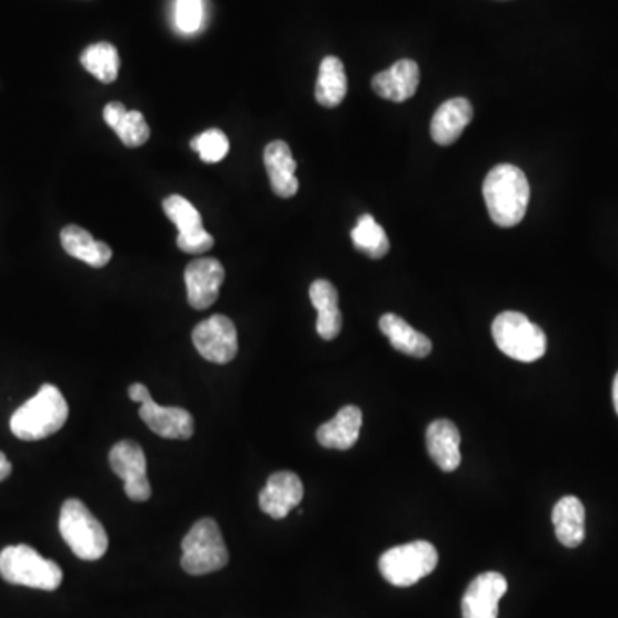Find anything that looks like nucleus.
<instances>
[{
	"mask_svg": "<svg viewBox=\"0 0 618 618\" xmlns=\"http://www.w3.org/2000/svg\"><path fill=\"white\" fill-rule=\"evenodd\" d=\"M482 197L494 223L514 227L525 219L531 189L526 173L519 167L500 163L488 172L482 185Z\"/></svg>",
	"mask_w": 618,
	"mask_h": 618,
	"instance_id": "f257e3e1",
	"label": "nucleus"
},
{
	"mask_svg": "<svg viewBox=\"0 0 618 618\" xmlns=\"http://www.w3.org/2000/svg\"><path fill=\"white\" fill-rule=\"evenodd\" d=\"M69 418L68 400L56 385L46 383L11 416V431L19 440H43L64 427Z\"/></svg>",
	"mask_w": 618,
	"mask_h": 618,
	"instance_id": "f03ea898",
	"label": "nucleus"
},
{
	"mask_svg": "<svg viewBox=\"0 0 618 618\" xmlns=\"http://www.w3.org/2000/svg\"><path fill=\"white\" fill-rule=\"evenodd\" d=\"M59 531L72 554L87 562L100 560L109 548L106 528L78 498L64 501L59 517Z\"/></svg>",
	"mask_w": 618,
	"mask_h": 618,
	"instance_id": "7ed1b4c3",
	"label": "nucleus"
},
{
	"mask_svg": "<svg viewBox=\"0 0 618 618\" xmlns=\"http://www.w3.org/2000/svg\"><path fill=\"white\" fill-rule=\"evenodd\" d=\"M0 576L9 585L56 591L62 585V570L28 545H14L0 551Z\"/></svg>",
	"mask_w": 618,
	"mask_h": 618,
	"instance_id": "20e7f679",
	"label": "nucleus"
},
{
	"mask_svg": "<svg viewBox=\"0 0 618 618\" xmlns=\"http://www.w3.org/2000/svg\"><path fill=\"white\" fill-rule=\"evenodd\" d=\"M491 336L504 355L520 362H535L547 352V336L526 315L504 311L491 325Z\"/></svg>",
	"mask_w": 618,
	"mask_h": 618,
	"instance_id": "39448f33",
	"label": "nucleus"
},
{
	"mask_svg": "<svg viewBox=\"0 0 618 618\" xmlns=\"http://www.w3.org/2000/svg\"><path fill=\"white\" fill-rule=\"evenodd\" d=\"M229 564V551L216 520H198L182 539L181 566L191 576L222 570Z\"/></svg>",
	"mask_w": 618,
	"mask_h": 618,
	"instance_id": "423d86ee",
	"label": "nucleus"
},
{
	"mask_svg": "<svg viewBox=\"0 0 618 618\" xmlns=\"http://www.w3.org/2000/svg\"><path fill=\"white\" fill-rule=\"evenodd\" d=\"M438 566V551L430 541H412L390 548L380 557L381 576L397 588H409L430 576Z\"/></svg>",
	"mask_w": 618,
	"mask_h": 618,
	"instance_id": "0eeeda50",
	"label": "nucleus"
},
{
	"mask_svg": "<svg viewBox=\"0 0 618 618\" xmlns=\"http://www.w3.org/2000/svg\"><path fill=\"white\" fill-rule=\"evenodd\" d=\"M192 343L201 358L217 365H227L238 355V330L226 315H213L192 330Z\"/></svg>",
	"mask_w": 618,
	"mask_h": 618,
	"instance_id": "6e6552de",
	"label": "nucleus"
},
{
	"mask_svg": "<svg viewBox=\"0 0 618 618\" xmlns=\"http://www.w3.org/2000/svg\"><path fill=\"white\" fill-rule=\"evenodd\" d=\"M110 468L124 481L126 495L132 501H147L151 497L147 476V456L137 441L121 440L109 453Z\"/></svg>",
	"mask_w": 618,
	"mask_h": 618,
	"instance_id": "1a4fd4ad",
	"label": "nucleus"
},
{
	"mask_svg": "<svg viewBox=\"0 0 618 618\" xmlns=\"http://www.w3.org/2000/svg\"><path fill=\"white\" fill-rule=\"evenodd\" d=\"M226 270L216 258H198L186 267L188 302L195 309L210 308L219 299Z\"/></svg>",
	"mask_w": 618,
	"mask_h": 618,
	"instance_id": "9d476101",
	"label": "nucleus"
},
{
	"mask_svg": "<svg viewBox=\"0 0 618 618\" xmlns=\"http://www.w3.org/2000/svg\"><path fill=\"white\" fill-rule=\"evenodd\" d=\"M305 497V487L296 472H273L263 490L258 495L260 509L272 519H283L299 506Z\"/></svg>",
	"mask_w": 618,
	"mask_h": 618,
	"instance_id": "9b49d317",
	"label": "nucleus"
},
{
	"mask_svg": "<svg viewBox=\"0 0 618 618\" xmlns=\"http://www.w3.org/2000/svg\"><path fill=\"white\" fill-rule=\"evenodd\" d=\"M507 592V579L498 572L479 574L462 598V618H497L498 601Z\"/></svg>",
	"mask_w": 618,
	"mask_h": 618,
	"instance_id": "f8f14e48",
	"label": "nucleus"
},
{
	"mask_svg": "<svg viewBox=\"0 0 618 618\" xmlns=\"http://www.w3.org/2000/svg\"><path fill=\"white\" fill-rule=\"evenodd\" d=\"M419 78H421L419 66L411 59H402L387 71L378 72L371 80V88L381 99L406 102L418 91Z\"/></svg>",
	"mask_w": 618,
	"mask_h": 618,
	"instance_id": "ddd939ff",
	"label": "nucleus"
},
{
	"mask_svg": "<svg viewBox=\"0 0 618 618\" xmlns=\"http://www.w3.org/2000/svg\"><path fill=\"white\" fill-rule=\"evenodd\" d=\"M140 418L153 433L169 440H188L195 435V419L182 408H163L153 399L141 403Z\"/></svg>",
	"mask_w": 618,
	"mask_h": 618,
	"instance_id": "4468645a",
	"label": "nucleus"
},
{
	"mask_svg": "<svg viewBox=\"0 0 618 618\" xmlns=\"http://www.w3.org/2000/svg\"><path fill=\"white\" fill-rule=\"evenodd\" d=\"M263 160L270 186L277 197H296L299 189V181L296 178L298 163L292 157L291 147L286 141H272L265 148Z\"/></svg>",
	"mask_w": 618,
	"mask_h": 618,
	"instance_id": "2eb2a0df",
	"label": "nucleus"
},
{
	"mask_svg": "<svg viewBox=\"0 0 618 618\" xmlns=\"http://www.w3.org/2000/svg\"><path fill=\"white\" fill-rule=\"evenodd\" d=\"M472 106L468 99H452L441 103L431 119V138L440 147H449L456 143L472 121Z\"/></svg>",
	"mask_w": 618,
	"mask_h": 618,
	"instance_id": "dca6fc26",
	"label": "nucleus"
},
{
	"mask_svg": "<svg viewBox=\"0 0 618 618\" xmlns=\"http://www.w3.org/2000/svg\"><path fill=\"white\" fill-rule=\"evenodd\" d=\"M427 447L431 460L443 472L456 471L460 466V433L449 419H437L427 430Z\"/></svg>",
	"mask_w": 618,
	"mask_h": 618,
	"instance_id": "f3484780",
	"label": "nucleus"
},
{
	"mask_svg": "<svg viewBox=\"0 0 618 618\" xmlns=\"http://www.w3.org/2000/svg\"><path fill=\"white\" fill-rule=\"evenodd\" d=\"M362 427V412L356 406H346L332 421L318 428L317 440L325 449L349 450L356 446Z\"/></svg>",
	"mask_w": 618,
	"mask_h": 618,
	"instance_id": "a211bd4d",
	"label": "nucleus"
},
{
	"mask_svg": "<svg viewBox=\"0 0 618 618\" xmlns=\"http://www.w3.org/2000/svg\"><path fill=\"white\" fill-rule=\"evenodd\" d=\"M309 299L318 309L317 332L323 340H333L342 330V313L339 309V292L328 280H315L309 287Z\"/></svg>",
	"mask_w": 618,
	"mask_h": 618,
	"instance_id": "6ab92c4d",
	"label": "nucleus"
},
{
	"mask_svg": "<svg viewBox=\"0 0 618 618\" xmlns=\"http://www.w3.org/2000/svg\"><path fill=\"white\" fill-rule=\"evenodd\" d=\"M551 520H554L555 535L564 547L577 548L585 541L586 510L579 498L572 495L560 498L551 514Z\"/></svg>",
	"mask_w": 618,
	"mask_h": 618,
	"instance_id": "aec40b11",
	"label": "nucleus"
},
{
	"mask_svg": "<svg viewBox=\"0 0 618 618\" xmlns=\"http://www.w3.org/2000/svg\"><path fill=\"white\" fill-rule=\"evenodd\" d=\"M103 119L128 148L143 147L150 140V126L143 113L126 109L124 103H107Z\"/></svg>",
	"mask_w": 618,
	"mask_h": 618,
	"instance_id": "412c9836",
	"label": "nucleus"
},
{
	"mask_svg": "<svg viewBox=\"0 0 618 618\" xmlns=\"http://www.w3.org/2000/svg\"><path fill=\"white\" fill-rule=\"evenodd\" d=\"M61 245L69 257L84 261L93 268H103L112 260V249L107 242L97 241L87 229L68 226L62 229Z\"/></svg>",
	"mask_w": 618,
	"mask_h": 618,
	"instance_id": "4be33fe9",
	"label": "nucleus"
},
{
	"mask_svg": "<svg viewBox=\"0 0 618 618\" xmlns=\"http://www.w3.org/2000/svg\"><path fill=\"white\" fill-rule=\"evenodd\" d=\"M380 330L390 340L396 351L411 356V358H427L433 349L431 340L425 333L415 330L408 321L397 315H383L380 318Z\"/></svg>",
	"mask_w": 618,
	"mask_h": 618,
	"instance_id": "5701e85b",
	"label": "nucleus"
},
{
	"mask_svg": "<svg viewBox=\"0 0 618 618\" xmlns=\"http://www.w3.org/2000/svg\"><path fill=\"white\" fill-rule=\"evenodd\" d=\"M347 94L346 68L339 57H325L318 72L315 99L325 109H336L343 102Z\"/></svg>",
	"mask_w": 618,
	"mask_h": 618,
	"instance_id": "b1692460",
	"label": "nucleus"
},
{
	"mask_svg": "<svg viewBox=\"0 0 618 618\" xmlns=\"http://www.w3.org/2000/svg\"><path fill=\"white\" fill-rule=\"evenodd\" d=\"M80 61L83 68L102 83L109 84L118 80L121 59L112 43L99 42L87 47L81 53Z\"/></svg>",
	"mask_w": 618,
	"mask_h": 618,
	"instance_id": "393cba45",
	"label": "nucleus"
},
{
	"mask_svg": "<svg viewBox=\"0 0 618 618\" xmlns=\"http://www.w3.org/2000/svg\"><path fill=\"white\" fill-rule=\"evenodd\" d=\"M355 248L371 260H380L385 255L389 253L390 241L387 238L383 227L377 223L373 217L361 216L351 232Z\"/></svg>",
	"mask_w": 618,
	"mask_h": 618,
	"instance_id": "a878e982",
	"label": "nucleus"
},
{
	"mask_svg": "<svg viewBox=\"0 0 618 618\" xmlns=\"http://www.w3.org/2000/svg\"><path fill=\"white\" fill-rule=\"evenodd\" d=\"M162 207L170 222L176 223V227H178L179 232H189V230L203 227L200 211L192 207L186 198L179 197V195H170L169 198L163 200Z\"/></svg>",
	"mask_w": 618,
	"mask_h": 618,
	"instance_id": "bb28decb",
	"label": "nucleus"
},
{
	"mask_svg": "<svg viewBox=\"0 0 618 618\" xmlns=\"http://www.w3.org/2000/svg\"><path fill=\"white\" fill-rule=\"evenodd\" d=\"M191 148L198 151L205 163H217L229 153V138L220 129H208L191 141Z\"/></svg>",
	"mask_w": 618,
	"mask_h": 618,
	"instance_id": "cd10ccee",
	"label": "nucleus"
},
{
	"mask_svg": "<svg viewBox=\"0 0 618 618\" xmlns=\"http://www.w3.org/2000/svg\"><path fill=\"white\" fill-rule=\"evenodd\" d=\"M203 21V2L201 0H178L176 2V23L182 33H195Z\"/></svg>",
	"mask_w": 618,
	"mask_h": 618,
	"instance_id": "c85d7f7f",
	"label": "nucleus"
},
{
	"mask_svg": "<svg viewBox=\"0 0 618 618\" xmlns=\"http://www.w3.org/2000/svg\"><path fill=\"white\" fill-rule=\"evenodd\" d=\"M178 248L188 255H203L210 251L216 245V239L208 235L205 227L200 229L189 230V232H179Z\"/></svg>",
	"mask_w": 618,
	"mask_h": 618,
	"instance_id": "c756f323",
	"label": "nucleus"
},
{
	"mask_svg": "<svg viewBox=\"0 0 618 618\" xmlns=\"http://www.w3.org/2000/svg\"><path fill=\"white\" fill-rule=\"evenodd\" d=\"M129 399H131L132 402H148V400H151L150 390H148L143 383H132L131 387H129Z\"/></svg>",
	"mask_w": 618,
	"mask_h": 618,
	"instance_id": "7c9ffc66",
	"label": "nucleus"
},
{
	"mask_svg": "<svg viewBox=\"0 0 618 618\" xmlns=\"http://www.w3.org/2000/svg\"><path fill=\"white\" fill-rule=\"evenodd\" d=\"M11 472V462H9L8 457H6L4 453L0 452V481H4L6 478H9Z\"/></svg>",
	"mask_w": 618,
	"mask_h": 618,
	"instance_id": "2f4dec72",
	"label": "nucleus"
},
{
	"mask_svg": "<svg viewBox=\"0 0 618 618\" xmlns=\"http://www.w3.org/2000/svg\"><path fill=\"white\" fill-rule=\"evenodd\" d=\"M614 403H615V411H617L618 415V373L617 377H615V381H614Z\"/></svg>",
	"mask_w": 618,
	"mask_h": 618,
	"instance_id": "473e14b6",
	"label": "nucleus"
}]
</instances>
